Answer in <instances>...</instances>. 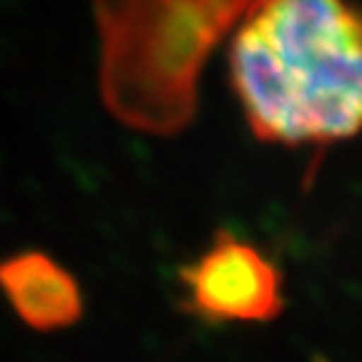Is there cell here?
Returning a JSON list of instances; mask_svg holds the SVG:
<instances>
[{
    "mask_svg": "<svg viewBox=\"0 0 362 362\" xmlns=\"http://www.w3.org/2000/svg\"><path fill=\"white\" fill-rule=\"evenodd\" d=\"M184 310L204 322L264 325L287 307L284 272L257 244L219 229L202 255L179 269Z\"/></svg>",
    "mask_w": 362,
    "mask_h": 362,
    "instance_id": "7a4b0ae2",
    "label": "cell"
},
{
    "mask_svg": "<svg viewBox=\"0 0 362 362\" xmlns=\"http://www.w3.org/2000/svg\"><path fill=\"white\" fill-rule=\"evenodd\" d=\"M244 121L264 144L332 146L362 131V8L259 0L229 45Z\"/></svg>",
    "mask_w": 362,
    "mask_h": 362,
    "instance_id": "6da1fadb",
    "label": "cell"
},
{
    "mask_svg": "<svg viewBox=\"0 0 362 362\" xmlns=\"http://www.w3.org/2000/svg\"><path fill=\"white\" fill-rule=\"evenodd\" d=\"M0 292L23 322L40 332L71 327L83 312L78 282L40 252H23L0 262Z\"/></svg>",
    "mask_w": 362,
    "mask_h": 362,
    "instance_id": "3957f363",
    "label": "cell"
}]
</instances>
